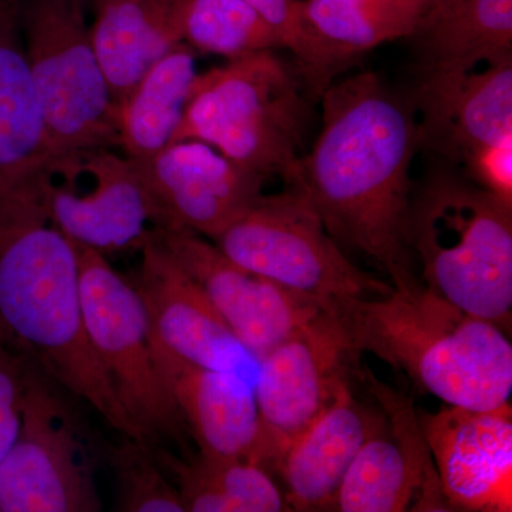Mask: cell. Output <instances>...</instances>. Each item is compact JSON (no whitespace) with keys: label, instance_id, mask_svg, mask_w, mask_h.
<instances>
[{"label":"cell","instance_id":"30","mask_svg":"<svg viewBox=\"0 0 512 512\" xmlns=\"http://www.w3.org/2000/svg\"><path fill=\"white\" fill-rule=\"evenodd\" d=\"M463 164L473 183L512 205V136L478 147Z\"/></svg>","mask_w":512,"mask_h":512},{"label":"cell","instance_id":"22","mask_svg":"<svg viewBox=\"0 0 512 512\" xmlns=\"http://www.w3.org/2000/svg\"><path fill=\"white\" fill-rule=\"evenodd\" d=\"M423 72L466 73L512 57V0H446L413 36Z\"/></svg>","mask_w":512,"mask_h":512},{"label":"cell","instance_id":"5","mask_svg":"<svg viewBox=\"0 0 512 512\" xmlns=\"http://www.w3.org/2000/svg\"><path fill=\"white\" fill-rule=\"evenodd\" d=\"M295 66L264 50L198 73L175 141L197 140L296 188L309 111ZM306 90V89H305Z\"/></svg>","mask_w":512,"mask_h":512},{"label":"cell","instance_id":"23","mask_svg":"<svg viewBox=\"0 0 512 512\" xmlns=\"http://www.w3.org/2000/svg\"><path fill=\"white\" fill-rule=\"evenodd\" d=\"M195 56L187 43H178L117 106L119 146L128 160L144 163L174 143L198 76Z\"/></svg>","mask_w":512,"mask_h":512},{"label":"cell","instance_id":"11","mask_svg":"<svg viewBox=\"0 0 512 512\" xmlns=\"http://www.w3.org/2000/svg\"><path fill=\"white\" fill-rule=\"evenodd\" d=\"M363 382L384 414L350 464L333 511H448L412 399L366 373Z\"/></svg>","mask_w":512,"mask_h":512},{"label":"cell","instance_id":"16","mask_svg":"<svg viewBox=\"0 0 512 512\" xmlns=\"http://www.w3.org/2000/svg\"><path fill=\"white\" fill-rule=\"evenodd\" d=\"M92 178L80 192L69 181L50 180L47 208L57 228L73 244L106 255L140 248L156 224L153 202L136 164L107 148L72 158Z\"/></svg>","mask_w":512,"mask_h":512},{"label":"cell","instance_id":"31","mask_svg":"<svg viewBox=\"0 0 512 512\" xmlns=\"http://www.w3.org/2000/svg\"><path fill=\"white\" fill-rule=\"evenodd\" d=\"M82 2H84V0H82Z\"/></svg>","mask_w":512,"mask_h":512},{"label":"cell","instance_id":"17","mask_svg":"<svg viewBox=\"0 0 512 512\" xmlns=\"http://www.w3.org/2000/svg\"><path fill=\"white\" fill-rule=\"evenodd\" d=\"M410 97L421 148L463 164L478 147L512 136V57L481 72L421 74Z\"/></svg>","mask_w":512,"mask_h":512},{"label":"cell","instance_id":"29","mask_svg":"<svg viewBox=\"0 0 512 512\" xmlns=\"http://www.w3.org/2000/svg\"><path fill=\"white\" fill-rule=\"evenodd\" d=\"M30 360L0 339V460L18 436Z\"/></svg>","mask_w":512,"mask_h":512},{"label":"cell","instance_id":"15","mask_svg":"<svg viewBox=\"0 0 512 512\" xmlns=\"http://www.w3.org/2000/svg\"><path fill=\"white\" fill-rule=\"evenodd\" d=\"M140 249L133 285L156 342L194 365L238 373L254 384L258 360L235 338L200 286L150 234Z\"/></svg>","mask_w":512,"mask_h":512},{"label":"cell","instance_id":"4","mask_svg":"<svg viewBox=\"0 0 512 512\" xmlns=\"http://www.w3.org/2000/svg\"><path fill=\"white\" fill-rule=\"evenodd\" d=\"M410 247L426 288L510 333L511 204L437 168L413 195Z\"/></svg>","mask_w":512,"mask_h":512},{"label":"cell","instance_id":"25","mask_svg":"<svg viewBox=\"0 0 512 512\" xmlns=\"http://www.w3.org/2000/svg\"><path fill=\"white\" fill-rule=\"evenodd\" d=\"M161 464L173 471L184 511L278 512L288 511L285 494L268 470L247 458L198 454L183 463L171 454H158Z\"/></svg>","mask_w":512,"mask_h":512},{"label":"cell","instance_id":"7","mask_svg":"<svg viewBox=\"0 0 512 512\" xmlns=\"http://www.w3.org/2000/svg\"><path fill=\"white\" fill-rule=\"evenodd\" d=\"M212 242L235 264L313 299L323 309L389 295L394 289L350 261L311 202L295 188L262 195Z\"/></svg>","mask_w":512,"mask_h":512},{"label":"cell","instance_id":"28","mask_svg":"<svg viewBox=\"0 0 512 512\" xmlns=\"http://www.w3.org/2000/svg\"><path fill=\"white\" fill-rule=\"evenodd\" d=\"M116 474V510L123 512H184L177 488L165 478L147 444L126 437L110 450Z\"/></svg>","mask_w":512,"mask_h":512},{"label":"cell","instance_id":"26","mask_svg":"<svg viewBox=\"0 0 512 512\" xmlns=\"http://www.w3.org/2000/svg\"><path fill=\"white\" fill-rule=\"evenodd\" d=\"M181 35L195 52L228 60L282 49L274 30L244 0H184Z\"/></svg>","mask_w":512,"mask_h":512},{"label":"cell","instance_id":"3","mask_svg":"<svg viewBox=\"0 0 512 512\" xmlns=\"http://www.w3.org/2000/svg\"><path fill=\"white\" fill-rule=\"evenodd\" d=\"M357 352L406 373L448 406L488 410L510 402L512 346L503 329L426 286L352 299L328 309Z\"/></svg>","mask_w":512,"mask_h":512},{"label":"cell","instance_id":"8","mask_svg":"<svg viewBox=\"0 0 512 512\" xmlns=\"http://www.w3.org/2000/svg\"><path fill=\"white\" fill-rule=\"evenodd\" d=\"M76 251L87 336L117 399L147 443L180 439L184 419L158 370L153 332L133 282L101 252L80 245Z\"/></svg>","mask_w":512,"mask_h":512},{"label":"cell","instance_id":"14","mask_svg":"<svg viewBox=\"0 0 512 512\" xmlns=\"http://www.w3.org/2000/svg\"><path fill=\"white\" fill-rule=\"evenodd\" d=\"M450 510H512V409L441 407L419 416Z\"/></svg>","mask_w":512,"mask_h":512},{"label":"cell","instance_id":"20","mask_svg":"<svg viewBox=\"0 0 512 512\" xmlns=\"http://www.w3.org/2000/svg\"><path fill=\"white\" fill-rule=\"evenodd\" d=\"M184 0H96L93 49L116 107L147 70L183 42Z\"/></svg>","mask_w":512,"mask_h":512},{"label":"cell","instance_id":"12","mask_svg":"<svg viewBox=\"0 0 512 512\" xmlns=\"http://www.w3.org/2000/svg\"><path fill=\"white\" fill-rule=\"evenodd\" d=\"M150 235L200 286L235 338L256 360L323 311L313 299L235 264L214 242L195 232L153 228Z\"/></svg>","mask_w":512,"mask_h":512},{"label":"cell","instance_id":"9","mask_svg":"<svg viewBox=\"0 0 512 512\" xmlns=\"http://www.w3.org/2000/svg\"><path fill=\"white\" fill-rule=\"evenodd\" d=\"M100 510L92 461L73 414L30 362L18 436L0 460V511Z\"/></svg>","mask_w":512,"mask_h":512},{"label":"cell","instance_id":"27","mask_svg":"<svg viewBox=\"0 0 512 512\" xmlns=\"http://www.w3.org/2000/svg\"><path fill=\"white\" fill-rule=\"evenodd\" d=\"M265 20L282 49L293 56V66L306 92L320 99L346 67L320 40L306 13L305 0H244Z\"/></svg>","mask_w":512,"mask_h":512},{"label":"cell","instance_id":"13","mask_svg":"<svg viewBox=\"0 0 512 512\" xmlns=\"http://www.w3.org/2000/svg\"><path fill=\"white\" fill-rule=\"evenodd\" d=\"M134 164L156 211L153 228L187 229L212 241L264 195L266 178L202 141H175Z\"/></svg>","mask_w":512,"mask_h":512},{"label":"cell","instance_id":"2","mask_svg":"<svg viewBox=\"0 0 512 512\" xmlns=\"http://www.w3.org/2000/svg\"><path fill=\"white\" fill-rule=\"evenodd\" d=\"M52 175L43 168L0 187V339L113 429L148 444L87 336L76 245L47 208Z\"/></svg>","mask_w":512,"mask_h":512},{"label":"cell","instance_id":"24","mask_svg":"<svg viewBox=\"0 0 512 512\" xmlns=\"http://www.w3.org/2000/svg\"><path fill=\"white\" fill-rule=\"evenodd\" d=\"M446 0H305L320 40L346 69L357 57L413 37Z\"/></svg>","mask_w":512,"mask_h":512},{"label":"cell","instance_id":"6","mask_svg":"<svg viewBox=\"0 0 512 512\" xmlns=\"http://www.w3.org/2000/svg\"><path fill=\"white\" fill-rule=\"evenodd\" d=\"M82 0H22V29L56 165L119 146L117 107Z\"/></svg>","mask_w":512,"mask_h":512},{"label":"cell","instance_id":"19","mask_svg":"<svg viewBox=\"0 0 512 512\" xmlns=\"http://www.w3.org/2000/svg\"><path fill=\"white\" fill-rule=\"evenodd\" d=\"M383 420L382 410L359 402L346 386L276 460L289 510H332L350 464Z\"/></svg>","mask_w":512,"mask_h":512},{"label":"cell","instance_id":"1","mask_svg":"<svg viewBox=\"0 0 512 512\" xmlns=\"http://www.w3.org/2000/svg\"><path fill=\"white\" fill-rule=\"evenodd\" d=\"M322 126L301 158V191L340 247L372 259L394 289L423 286L410 247V168L419 117L377 73L333 82L320 96Z\"/></svg>","mask_w":512,"mask_h":512},{"label":"cell","instance_id":"10","mask_svg":"<svg viewBox=\"0 0 512 512\" xmlns=\"http://www.w3.org/2000/svg\"><path fill=\"white\" fill-rule=\"evenodd\" d=\"M357 356L339 319L322 311L258 360L254 392L266 470L349 386Z\"/></svg>","mask_w":512,"mask_h":512},{"label":"cell","instance_id":"21","mask_svg":"<svg viewBox=\"0 0 512 512\" xmlns=\"http://www.w3.org/2000/svg\"><path fill=\"white\" fill-rule=\"evenodd\" d=\"M56 161L22 29V0H0V187Z\"/></svg>","mask_w":512,"mask_h":512},{"label":"cell","instance_id":"18","mask_svg":"<svg viewBox=\"0 0 512 512\" xmlns=\"http://www.w3.org/2000/svg\"><path fill=\"white\" fill-rule=\"evenodd\" d=\"M154 350L160 375L200 453L247 458L262 466L264 427L254 384L238 373L187 362L156 339Z\"/></svg>","mask_w":512,"mask_h":512}]
</instances>
